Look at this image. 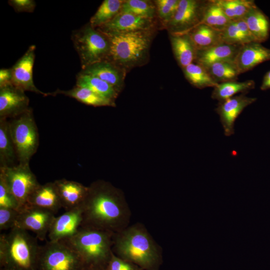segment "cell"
Masks as SVG:
<instances>
[{
    "label": "cell",
    "mask_w": 270,
    "mask_h": 270,
    "mask_svg": "<svg viewBox=\"0 0 270 270\" xmlns=\"http://www.w3.org/2000/svg\"><path fill=\"white\" fill-rule=\"evenodd\" d=\"M101 32L106 36L110 44L106 60L125 70L145 62L150 44V30Z\"/></svg>",
    "instance_id": "cell-4"
},
{
    "label": "cell",
    "mask_w": 270,
    "mask_h": 270,
    "mask_svg": "<svg viewBox=\"0 0 270 270\" xmlns=\"http://www.w3.org/2000/svg\"><path fill=\"white\" fill-rule=\"evenodd\" d=\"M196 50H204L222 43V32L200 24L188 32Z\"/></svg>",
    "instance_id": "cell-23"
},
{
    "label": "cell",
    "mask_w": 270,
    "mask_h": 270,
    "mask_svg": "<svg viewBox=\"0 0 270 270\" xmlns=\"http://www.w3.org/2000/svg\"><path fill=\"white\" fill-rule=\"evenodd\" d=\"M156 8L150 2L142 0H128L124 1L120 12L130 13L142 17L152 19Z\"/></svg>",
    "instance_id": "cell-34"
},
{
    "label": "cell",
    "mask_w": 270,
    "mask_h": 270,
    "mask_svg": "<svg viewBox=\"0 0 270 270\" xmlns=\"http://www.w3.org/2000/svg\"><path fill=\"white\" fill-rule=\"evenodd\" d=\"M226 15L232 20L243 18L253 8L256 6L250 0H216Z\"/></svg>",
    "instance_id": "cell-33"
},
{
    "label": "cell",
    "mask_w": 270,
    "mask_h": 270,
    "mask_svg": "<svg viewBox=\"0 0 270 270\" xmlns=\"http://www.w3.org/2000/svg\"><path fill=\"white\" fill-rule=\"evenodd\" d=\"M180 0H157L155 1L156 10L159 17L166 24L174 17Z\"/></svg>",
    "instance_id": "cell-36"
},
{
    "label": "cell",
    "mask_w": 270,
    "mask_h": 270,
    "mask_svg": "<svg viewBox=\"0 0 270 270\" xmlns=\"http://www.w3.org/2000/svg\"><path fill=\"white\" fill-rule=\"evenodd\" d=\"M240 46L222 42L206 49L197 50L194 62L206 69L216 62L234 60Z\"/></svg>",
    "instance_id": "cell-21"
},
{
    "label": "cell",
    "mask_w": 270,
    "mask_h": 270,
    "mask_svg": "<svg viewBox=\"0 0 270 270\" xmlns=\"http://www.w3.org/2000/svg\"><path fill=\"white\" fill-rule=\"evenodd\" d=\"M0 178L16 198L20 210L26 205L30 196L40 184L29 164L18 163L12 166L0 167Z\"/></svg>",
    "instance_id": "cell-9"
},
{
    "label": "cell",
    "mask_w": 270,
    "mask_h": 270,
    "mask_svg": "<svg viewBox=\"0 0 270 270\" xmlns=\"http://www.w3.org/2000/svg\"><path fill=\"white\" fill-rule=\"evenodd\" d=\"M54 182L62 208L66 210H69L82 206L87 194L88 186L78 182L64 178Z\"/></svg>",
    "instance_id": "cell-18"
},
{
    "label": "cell",
    "mask_w": 270,
    "mask_h": 270,
    "mask_svg": "<svg viewBox=\"0 0 270 270\" xmlns=\"http://www.w3.org/2000/svg\"><path fill=\"white\" fill-rule=\"evenodd\" d=\"M260 88L262 90L270 88V70L265 74Z\"/></svg>",
    "instance_id": "cell-42"
},
{
    "label": "cell",
    "mask_w": 270,
    "mask_h": 270,
    "mask_svg": "<svg viewBox=\"0 0 270 270\" xmlns=\"http://www.w3.org/2000/svg\"><path fill=\"white\" fill-rule=\"evenodd\" d=\"M81 206V226L114 234L129 226L132 214L124 194L108 182L99 180L92 182Z\"/></svg>",
    "instance_id": "cell-1"
},
{
    "label": "cell",
    "mask_w": 270,
    "mask_h": 270,
    "mask_svg": "<svg viewBox=\"0 0 270 270\" xmlns=\"http://www.w3.org/2000/svg\"><path fill=\"white\" fill-rule=\"evenodd\" d=\"M71 38L82 70L106 60L110 49L108 40L104 34L90 24L74 30Z\"/></svg>",
    "instance_id": "cell-7"
},
{
    "label": "cell",
    "mask_w": 270,
    "mask_h": 270,
    "mask_svg": "<svg viewBox=\"0 0 270 270\" xmlns=\"http://www.w3.org/2000/svg\"><path fill=\"white\" fill-rule=\"evenodd\" d=\"M114 233L81 226L76 234L65 240L80 256L84 266L106 268L112 253Z\"/></svg>",
    "instance_id": "cell-5"
},
{
    "label": "cell",
    "mask_w": 270,
    "mask_h": 270,
    "mask_svg": "<svg viewBox=\"0 0 270 270\" xmlns=\"http://www.w3.org/2000/svg\"><path fill=\"white\" fill-rule=\"evenodd\" d=\"M112 250L118 257L144 270H160L163 263L162 248L140 222L114 233Z\"/></svg>",
    "instance_id": "cell-2"
},
{
    "label": "cell",
    "mask_w": 270,
    "mask_h": 270,
    "mask_svg": "<svg viewBox=\"0 0 270 270\" xmlns=\"http://www.w3.org/2000/svg\"><path fill=\"white\" fill-rule=\"evenodd\" d=\"M244 94H241L220 102L216 108L226 136L234 134L236 119L246 106L256 100V98L248 97Z\"/></svg>",
    "instance_id": "cell-14"
},
{
    "label": "cell",
    "mask_w": 270,
    "mask_h": 270,
    "mask_svg": "<svg viewBox=\"0 0 270 270\" xmlns=\"http://www.w3.org/2000/svg\"><path fill=\"white\" fill-rule=\"evenodd\" d=\"M170 34L174 56L179 66L184 68L194 62L196 49L188 33Z\"/></svg>",
    "instance_id": "cell-22"
},
{
    "label": "cell",
    "mask_w": 270,
    "mask_h": 270,
    "mask_svg": "<svg viewBox=\"0 0 270 270\" xmlns=\"http://www.w3.org/2000/svg\"><path fill=\"white\" fill-rule=\"evenodd\" d=\"M37 238L16 226L0 236V267L4 270H38Z\"/></svg>",
    "instance_id": "cell-3"
},
{
    "label": "cell",
    "mask_w": 270,
    "mask_h": 270,
    "mask_svg": "<svg viewBox=\"0 0 270 270\" xmlns=\"http://www.w3.org/2000/svg\"><path fill=\"white\" fill-rule=\"evenodd\" d=\"M82 270H106V268L96 265H86Z\"/></svg>",
    "instance_id": "cell-43"
},
{
    "label": "cell",
    "mask_w": 270,
    "mask_h": 270,
    "mask_svg": "<svg viewBox=\"0 0 270 270\" xmlns=\"http://www.w3.org/2000/svg\"><path fill=\"white\" fill-rule=\"evenodd\" d=\"M30 100L24 91L10 84L0 88V118H14L27 110Z\"/></svg>",
    "instance_id": "cell-15"
},
{
    "label": "cell",
    "mask_w": 270,
    "mask_h": 270,
    "mask_svg": "<svg viewBox=\"0 0 270 270\" xmlns=\"http://www.w3.org/2000/svg\"><path fill=\"white\" fill-rule=\"evenodd\" d=\"M36 46H29L24 54L11 68L12 84L24 91H29L44 96L52 95L38 90L34 85L32 78V70L35 59Z\"/></svg>",
    "instance_id": "cell-12"
},
{
    "label": "cell",
    "mask_w": 270,
    "mask_h": 270,
    "mask_svg": "<svg viewBox=\"0 0 270 270\" xmlns=\"http://www.w3.org/2000/svg\"><path fill=\"white\" fill-rule=\"evenodd\" d=\"M12 75L11 68L0 70V88L12 84Z\"/></svg>",
    "instance_id": "cell-41"
},
{
    "label": "cell",
    "mask_w": 270,
    "mask_h": 270,
    "mask_svg": "<svg viewBox=\"0 0 270 270\" xmlns=\"http://www.w3.org/2000/svg\"><path fill=\"white\" fill-rule=\"evenodd\" d=\"M206 1L180 0L172 18L166 24L171 34L188 32L201 23Z\"/></svg>",
    "instance_id": "cell-10"
},
{
    "label": "cell",
    "mask_w": 270,
    "mask_h": 270,
    "mask_svg": "<svg viewBox=\"0 0 270 270\" xmlns=\"http://www.w3.org/2000/svg\"><path fill=\"white\" fill-rule=\"evenodd\" d=\"M232 21L226 15L216 0L206 1L200 24L222 32Z\"/></svg>",
    "instance_id": "cell-28"
},
{
    "label": "cell",
    "mask_w": 270,
    "mask_h": 270,
    "mask_svg": "<svg viewBox=\"0 0 270 270\" xmlns=\"http://www.w3.org/2000/svg\"><path fill=\"white\" fill-rule=\"evenodd\" d=\"M257 42L267 40L270 24L268 17L257 6L252 8L243 18Z\"/></svg>",
    "instance_id": "cell-24"
},
{
    "label": "cell",
    "mask_w": 270,
    "mask_h": 270,
    "mask_svg": "<svg viewBox=\"0 0 270 270\" xmlns=\"http://www.w3.org/2000/svg\"><path fill=\"white\" fill-rule=\"evenodd\" d=\"M106 270H144L138 265L130 262L123 260L112 252L111 257L108 264Z\"/></svg>",
    "instance_id": "cell-39"
},
{
    "label": "cell",
    "mask_w": 270,
    "mask_h": 270,
    "mask_svg": "<svg viewBox=\"0 0 270 270\" xmlns=\"http://www.w3.org/2000/svg\"><path fill=\"white\" fill-rule=\"evenodd\" d=\"M152 26V19L120 12L110 21L96 29L104 32H128L150 30Z\"/></svg>",
    "instance_id": "cell-16"
},
{
    "label": "cell",
    "mask_w": 270,
    "mask_h": 270,
    "mask_svg": "<svg viewBox=\"0 0 270 270\" xmlns=\"http://www.w3.org/2000/svg\"><path fill=\"white\" fill-rule=\"evenodd\" d=\"M78 254L64 241H48L40 246L38 270H82Z\"/></svg>",
    "instance_id": "cell-8"
},
{
    "label": "cell",
    "mask_w": 270,
    "mask_h": 270,
    "mask_svg": "<svg viewBox=\"0 0 270 270\" xmlns=\"http://www.w3.org/2000/svg\"><path fill=\"white\" fill-rule=\"evenodd\" d=\"M55 217V214L50 210L26 205L19 212L14 226L32 231L38 240H44Z\"/></svg>",
    "instance_id": "cell-11"
},
{
    "label": "cell",
    "mask_w": 270,
    "mask_h": 270,
    "mask_svg": "<svg viewBox=\"0 0 270 270\" xmlns=\"http://www.w3.org/2000/svg\"><path fill=\"white\" fill-rule=\"evenodd\" d=\"M10 130L18 164H29L39 144L38 132L32 110L12 118Z\"/></svg>",
    "instance_id": "cell-6"
},
{
    "label": "cell",
    "mask_w": 270,
    "mask_h": 270,
    "mask_svg": "<svg viewBox=\"0 0 270 270\" xmlns=\"http://www.w3.org/2000/svg\"><path fill=\"white\" fill-rule=\"evenodd\" d=\"M0 270H2V269L0 268Z\"/></svg>",
    "instance_id": "cell-44"
},
{
    "label": "cell",
    "mask_w": 270,
    "mask_h": 270,
    "mask_svg": "<svg viewBox=\"0 0 270 270\" xmlns=\"http://www.w3.org/2000/svg\"><path fill=\"white\" fill-rule=\"evenodd\" d=\"M270 60V49L259 42H253L240 46L234 62L240 74Z\"/></svg>",
    "instance_id": "cell-17"
},
{
    "label": "cell",
    "mask_w": 270,
    "mask_h": 270,
    "mask_svg": "<svg viewBox=\"0 0 270 270\" xmlns=\"http://www.w3.org/2000/svg\"><path fill=\"white\" fill-rule=\"evenodd\" d=\"M222 38L224 43L230 45L242 46L251 43L240 32L234 20L222 31Z\"/></svg>",
    "instance_id": "cell-35"
},
{
    "label": "cell",
    "mask_w": 270,
    "mask_h": 270,
    "mask_svg": "<svg viewBox=\"0 0 270 270\" xmlns=\"http://www.w3.org/2000/svg\"><path fill=\"white\" fill-rule=\"evenodd\" d=\"M0 208L20 210L18 201L1 178H0Z\"/></svg>",
    "instance_id": "cell-37"
},
{
    "label": "cell",
    "mask_w": 270,
    "mask_h": 270,
    "mask_svg": "<svg viewBox=\"0 0 270 270\" xmlns=\"http://www.w3.org/2000/svg\"><path fill=\"white\" fill-rule=\"evenodd\" d=\"M76 86L87 88L114 102H115L119 93L112 86L101 79L80 72L77 75Z\"/></svg>",
    "instance_id": "cell-27"
},
{
    "label": "cell",
    "mask_w": 270,
    "mask_h": 270,
    "mask_svg": "<svg viewBox=\"0 0 270 270\" xmlns=\"http://www.w3.org/2000/svg\"><path fill=\"white\" fill-rule=\"evenodd\" d=\"M214 80L218 84L236 81L240 74L234 60L214 63L206 69Z\"/></svg>",
    "instance_id": "cell-31"
},
{
    "label": "cell",
    "mask_w": 270,
    "mask_h": 270,
    "mask_svg": "<svg viewBox=\"0 0 270 270\" xmlns=\"http://www.w3.org/2000/svg\"><path fill=\"white\" fill-rule=\"evenodd\" d=\"M123 2L120 0H104L89 24L96 28L109 22L120 12Z\"/></svg>",
    "instance_id": "cell-30"
},
{
    "label": "cell",
    "mask_w": 270,
    "mask_h": 270,
    "mask_svg": "<svg viewBox=\"0 0 270 270\" xmlns=\"http://www.w3.org/2000/svg\"><path fill=\"white\" fill-rule=\"evenodd\" d=\"M186 79L193 86L204 88L215 87L218 84L212 78L208 70L202 66L192 63L182 68Z\"/></svg>",
    "instance_id": "cell-32"
},
{
    "label": "cell",
    "mask_w": 270,
    "mask_h": 270,
    "mask_svg": "<svg viewBox=\"0 0 270 270\" xmlns=\"http://www.w3.org/2000/svg\"><path fill=\"white\" fill-rule=\"evenodd\" d=\"M57 94H62L72 98L82 103L94 106H116L115 102L102 97L87 88L76 86L68 90H58L52 92V96Z\"/></svg>",
    "instance_id": "cell-26"
},
{
    "label": "cell",
    "mask_w": 270,
    "mask_h": 270,
    "mask_svg": "<svg viewBox=\"0 0 270 270\" xmlns=\"http://www.w3.org/2000/svg\"><path fill=\"white\" fill-rule=\"evenodd\" d=\"M8 2L16 12H32L36 6L34 0H10Z\"/></svg>",
    "instance_id": "cell-40"
},
{
    "label": "cell",
    "mask_w": 270,
    "mask_h": 270,
    "mask_svg": "<svg viewBox=\"0 0 270 270\" xmlns=\"http://www.w3.org/2000/svg\"><path fill=\"white\" fill-rule=\"evenodd\" d=\"M254 87V82L252 80L244 82L230 81L218 84L212 94L213 99L222 102L232 98L238 93L245 94Z\"/></svg>",
    "instance_id": "cell-29"
},
{
    "label": "cell",
    "mask_w": 270,
    "mask_h": 270,
    "mask_svg": "<svg viewBox=\"0 0 270 270\" xmlns=\"http://www.w3.org/2000/svg\"><path fill=\"white\" fill-rule=\"evenodd\" d=\"M19 210L8 208H0V230L14 227Z\"/></svg>",
    "instance_id": "cell-38"
},
{
    "label": "cell",
    "mask_w": 270,
    "mask_h": 270,
    "mask_svg": "<svg viewBox=\"0 0 270 270\" xmlns=\"http://www.w3.org/2000/svg\"><path fill=\"white\" fill-rule=\"evenodd\" d=\"M18 160L12 138L9 122L0 118V167L12 166Z\"/></svg>",
    "instance_id": "cell-25"
},
{
    "label": "cell",
    "mask_w": 270,
    "mask_h": 270,
    "mask_svg": "<svg viewBox=\"0 0 270 270\" xmlns=\"http://www.w3.org/2000/svg\"><path fill=\"white\" fill-rule=\"evenodd\" d=\"M26 205L56 213L62 206L54 182L40 184L30 196Z\"/></svg>",
    "instance_id": "cell-20"
},
{
    "label": "cell",
    "mask_w": 270,
    "mask_h": 270,
    "mask_svg": "<svg viewBox=\"0 0 270 270\" xmlns=\"http://www.w3.org/2000/svg\"><path fill=\"white\" fill-rule=\"evenodd\" d=\"M80 72L101 79L112 86L118 92L124 86L125 70L107 60L90 65Z\"/></svg>",
    "instance_id": "cell-19"
},
{
    "label": "cell",
    "mask_w": 270,
    "mask_h": 270,
    "mask_svg": "<svg viewBox=\"0 0 270 270\" xmlns=\"http://www.w3.org/2000/svg\"><path fill=\"white\" fill-rule=\"evenodd\" d=\"M82 222V206L69 210L56 216L50 226L48 237L50 241H65L76 234Z\"/></svg>",
    "instance_id": "cell-13"
}]
</instances>
